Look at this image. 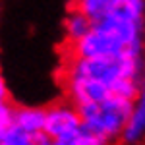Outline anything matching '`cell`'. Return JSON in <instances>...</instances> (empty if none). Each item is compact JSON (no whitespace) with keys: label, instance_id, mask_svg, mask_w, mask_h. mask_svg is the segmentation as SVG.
Returning a JSON list of instances; mask_svg holds the SVG:
<instances>
[{"label":"cell","instance_id":"6da1fadb","mask_svg":"<svg viewBox=\"0 0 145 145\" xmlns=\"http://www.w3.org/2000/svg\"><path fill=\"white\" fill-rule=\"evenodd\" d=\"M132 108H134V101L118 95H110L93 105L78 106L83 126L112 145L120 141L124 128L130 120Z\"/></svg>","mask_w":145,"mask_h":145},{"label":"cell","instance_id":"7a4b0ae2","mask_svg":"<svg viewBox=\"0 0 145 145\" xmlns=\"http://www.w3.org/2000/svg\"><path fill=\"white\" fill-rule=\"evenodd\" d=\"M83 128L81 116L76 105L70 101H56L46 106L45 116V132L43 134L50 139H64Z\"/></svg>","mask_w":145,"mask_h":145},{"label":"cell","instance_id":"3957f363","mask_svg":"<svg viewBox=\"0 0 145 145\" xmlns=\"http://www.w3.org/2000/svg\"><path fill=\"white\" fill-rule=\"evenodd\" d=\"M145 141V66L139 78V91L134 99V108L120 137L122 145H141Z\"/></svg>","mask_w":145,"mask_h":145},{"label":"cell","instance_id":"277c9868","mask_svg":"<svg viewBox=\"0 0 145 145\" xmlns=\"http://www.w3.org/2000/svg\"><path fill=\"white\" fill-rule=\"evenodd\" d=\"M45 116H46V106L16 105L14 106V122L12 124L22 128L27 134L43 135V132H45Z\"/></svg>","mask_w":145,"mask_h":145},{"label":"cell","instance_id":"5b68a950","mask_svg":"<svg viewBox=\"0 0 145 145\" xmlns=\"http://www.w3.org/2000/svg\"><path fill=\"white\" fill-rule=\"evenodd\" d=\"M93 25H95V23L91 22L85 14H81L79 10H76V8L70 6V10H68L66 16H64V22H62L66 45H72V43L79 41L81 37H85V35L93 29Z\"/></svg>","mask_w":145,"mask_h":145},{"label":"cell","instance_id":"8992f818","mask_svg":"<svg viewBox=\"0 0 145 145\" xmlns=\"http://www.w3.org/2000/svg\"><path fill=\"white\" fill-rule=\"evenodd\" d=\"M116 0H72V8L85 14L93 23L105 20L114 8Z\"/></svg>","mask_w":145,"mask_h":145},{"label":"cell","instance_id":"52a82bcc","mask_svg":"<svg viewBox=\"0 0 145 145\" xmlns=\"http://www.w3.org/2000/svg\"><path fill=\"white\" fill-rule=\"evenodd\" d=\"M60 145H112L108 143L106 139H103V137H99L97 134H93V132H89L85 126L81 128V130H78L76 134L68 135V137H64V139H56Z\"/></svg>","mask_w":145,"mask_h":145},{"label":"cell","instance_id":"ba28073f","mask_svg":"<svg viewBox=\"0 0 145 145\" xmlns=\"http://www.w3.org/2000/svg\"><path fill=\"white\" fill-rule=\"evenodd\" d=\"M39 141H41V135L27 134L14 124L4 132L2 137V145H39Z\"/></svg>","mask_w":145,"mask_h":145},{"label":"cell","instance_id":"9c48e42d","mask_svg":"<svg viewBox=\"0 0 145 145\" xmlns=\"http://www.w3.org/2000/svg\"><path fill=\"white\" fill-rule=\"evenodd\" d=\"M14 106L12 101L8 103H0V145H2V137H4V132L8 130L14 122Z\"/></svg>","mask_w":145,"mask_h":145},{"label":"cell","instance_id":"30bf717a","mask_svg":"<svg viewBox=\"0 0 145 145\" xmlns=\"http://www.w3.org/2000/svg\"><path fill=\"white\" fill-rule=\"evenodd\" d=\"M8 101H10V91H8V85H6L4 74L0 70V103H8Z\"/></svg>","mask_w":145,"mask_h":145},{"label":"cell","instance_id":"8fae6325","mask_svg":"<svg viewBox=\"0 0 145 145\" xmlns=\"http://www.w3.org/2000/svg\"><path fill=\"white\" fill-rule=\"evenodd\" d=\"M39 145H60L56 139H50V137H46L45 134L41 135V141H39Z\"/></svg>","mask_w":145,"mask_h":145}]
</instances>
